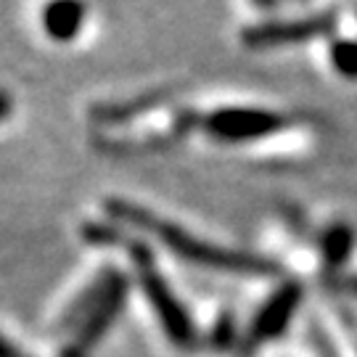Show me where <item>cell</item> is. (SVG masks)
<instances>
[{
  "label": "cell",
  "mask_w": 357,
  "mask_h": 357,
  "mask_svg": "<svg viewBox=\"0 0 357 357\" xmlns=\"http://www.w3.org/2000/svg\"><path fill=\"white\" fill-rule=\"evenodd\" d=\"M130 283L125 273L116 268H106L88 286V291L77 296V302L61 318V328L72 331V339L61 349V357H88L103 333L114 326V320L122 315L125 302H128Z\"/></svg>",
  "instance_id": "cell-2"
},
{
  "label": "cell",
  "mask_w": 357,
  "mask_h": 357,
  "mask_svg": "<svg viewBox=\"0 0 357 357\" xmlns=\"http://www.w3.org/2000/svg\"><path fill=\"white\" fill-rule=\"evenodd\" d=\"M333 286L339 289V291H347V294H355L357 296V275H339V278H333Z\"/></svg>",
  "instance_id": "cell-12"
},
{
  "label": "cell",
  "mask_w": 357,
  "mask_h": 357,
  "mask_svg": "<svg viewBox=\"0 0 357 357\" xmlns=\"http://www.w3.org/2000/svg\"><path fill=\"white\" fill-rule=\"evenodd\" d=\"M291 116L262 106H220L202 116V132L217 143H252L289 130Z\"/></svg>",
  "instance_id": "cell-4"
},
{
  "label": "cell",
  "mask_w": 357,
  "mask_h": 357,
  "mask_svg": "<svg viewBox=\"0 0 357 357\" xmlns=\"http://www.w3.org/2000/svg\"><path fill=\"white\" fill-rule=\"evenodd\" d=\"M302 296H305L302 283L283 281L281 286L273 291V296H270L268 302L257 310L255 320L249 323V331H246V339H243L246 349H257V347L278 339V336L289 328L294 312L302 305Z\"/></svg>",
  "instance_id": "cell-6"
},
{
  "label": "cell",
  "mask_w": 357,
  "mask_h": 357,
  "mask_svg": "<svg viewBox=\"0 0 357 357\" xmlns=\"http://www.w3.org/2000/svg\"><path fill=\"white\" fill-rule=\"evenodd\" d=\"M103 209L112 220H119V222H125L135 230H143V233H151L153 238L165 243L172 255H178L180 259H185L191 265H199V268L220 270V273H241V275H273L281 270V265L268 259V257L236 252V249H225V246H217L212 241H204L175 222L159 220L151 209L135 204V202H128V199L109 196V199H103Z\"/></svg>",
  "instance_id": "cell-1"
},
{
  "label": "cell",
  "mask_w": 357,
  "mask_h": 357,
  "mask_svg": "<svg viewBox=\"0 0 357 357\" xmlns=\"http://www.w3.org/2000/svg\"><path fill=\"white\" fill-rule=\"evenodd\" d=\"M169 98L167 90H151V93H141L135 98H128V101H109V103H96L90 106V119L96 125H125V122H132L141 114H149L153 112L159 103H165Z\"/></svg>",
  "instance_id": "cell-8"
},
{
  "label": "cell",
  "mask_w": 357,
  "mask_h": 357,
  "mask_svg": "<svg viewBox=\"0 0 357 357\" xmlns=\"http://www.w3.org/2000/svg\"><path fill=\"white\" fill-rule=\"evenodd\" d=\"M125 249L132 257L135 265V275L141 283V291L146 296V302L151 305L153 315L159 320L165 336L180 349H191L196 344V328L193 320L188 315V310L183 307V302L178 299V294L169 289V283L162 278V273L156 270L153 255L149 249V243L138 241V238H128Z\"/></svg>",
  "instance_id": "cell-3"
},
{
  "label": "cell",
  "mask_w": 357,
  "mask_h": 357,
  "mask_svg": "<svg viewBox=\"0 0 357 357\" xmlns=\"http://www.w3.org/2000/svg\"><path fill=\"white\" fill-rule=\"evenodd\" d=\"M0 96H3V119H8V114H11V93L3 90Z\"/></svg>",
  "instance_id": "cell-14"
},
{
  "label": "cell",
  "mask_w": 357,
  "mask_h": 357,
  "mask_svg": "<svg viewBox=\"0 0 357 357\" xmlns=\"http://www.w3.org/2000/svg\"><path fill=\"white\" fill-rule=\"evenodd\" d=\"M212 344L220 347V349L236 344V323H233L230 315H222L217 320V328L212 331Z\"/></svg>",
  "instance_id": "cell-11"
},
{
  "label": "cell",
  "mask_w": 357,
  "mask_h": 357,
  "mask_svg": "<svg viewBox=\"0 0 357 357\" xmlns=\"http://www.w3.org/2000/svg\"><path fill=\"white\" fill-rule=\"evenodd\" d=\"M259 11H275L278 8V0H252Z\"/></svg>",
  "instance_id": "cell-13"
},
{
  "label": "cell",
  "mask_w": 357,
  "mask_h": 357,
  "mask_svg": "<svg viewBox=\"0 0 357 357\" xmlns=\"http://www.w3.org/2000/svg\"><path fill=\"white\" fill-rule=\"evenodd\" d=\"M328 59H331V66L342 77L357 79V40H352V38L331 40V45H328Z\"/></svg>",
  "instance_id": "cell-10"
},
{
  "label": "cell",
  "mask_w": 357,
  "mask_h": 357,
  "mask_svg": "<svg viewBox=\"0 0 357 357\" xmlns=\"http://www.w3.org/2000/svg\"><path fill=\"white\" fill-rule=\"evenodd\" d=\"M85 19H88L85 0H48L40 13L43 29L53 43H72L82 32Z\"/></svg>",
  "instance_id": "cell-7"
},
{
  "label": "cell",
  "mask_w": 357,
  "mask_h": 357,
  "mask_svg": "<svg viewBox=\"0 0 357 357\" xmlns=\"http://www.w3.org/2000/svg\"><path fill=\"white\" fill-rule=\"evenodd\" d=\"M3 357H24V355H19V352H16V347L6 339V342H3Z\"/></svg>",
  "instance_id": "cell-15"
},
{
  "label": "cell",
  "mask_w": 357,
  "mask_h": 357,
  "mask_svg": "<svg viewBox=\"0 0 357 357\" xmlns=\"http://www.w3.org/2000/svg\"><path fill=\"white\" fill-rule=\"evenodd\" d=\"M339 24V16L333 8L318 13H307L299 19H270L259 24H249L241 29V43L252 51H265V48H281L291 43H307V40L328 38Z\"/></svg>",
  "instance_id": "cell-5"
},
{
  "label": "cell",
  "mask_w": 357,
  "mask_h": 357,
  "mask_svg": "<svg viewBox=\"0 0 357 357\" xmlns=\"http://www.w3.org/2000/svg\"><path fill=\"white\" fill-rule=\"evenodd\" d=\"M355 249V230L344 220H336L320 236V255H323V268L328 275H336L347 265V259Z\"/></svg>",
  "instance_id": "cell-9"
}]
</instances>
